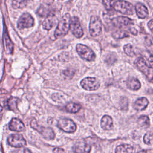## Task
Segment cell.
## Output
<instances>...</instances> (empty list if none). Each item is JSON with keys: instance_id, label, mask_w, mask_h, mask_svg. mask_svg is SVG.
Listing matches in <instances>:
<instances>
[{"instance_id": "30bf717a", "label": "cell", "mask_w": 153, "mask_h": 153, "mask_svg": "<svg viewBox=\"0 0 153 153\" xmlns=\"http://www.w3.org/2000/svg\"><path fill=\"white\" fill-rule=\"evenodd\" d=\"M81 85L86 90L93 91L99 88L100 82L96 78L86 77L81 81Z\"/></svg>"}, {"instance_id": "836d02e7", "label": "cell", "mask_w": 153, "mask_h": 153, "mask_svg": "<svg viewBox=\"0 0 153 153\" xmlns=\"http://www.w3.org/2000/svg\"><path fill=\"white\" fill-rule=\"evenodd\" d=\"M140 153H145V152H143V151H142V152H140Z\"/></svg>"}, {"instance_id": "9c48e42d", "label": "cell", "mask_w": 153, "mask_h": 153, "mask_svg": "<svg viewBox=\"0 0 153 153\" xmlns=\"http://www.w3.org/2000/svg\"><path fill=\"white\" fill-rule=\"evenodd\" d=\"M69 29L75 37L79 38L83 36V30L81 27L78 17H72L71 18Z\"/></svg>"}, {"instance_id": "ffe728a7", "label": "cell", "mask_w": 153, "mask_h": 153, "mask_svg": "<svg viewBox=\"0 0 153 153\" xmlns=\"http://www.w3.org/2000/svg\"><path fill=\"white\" fill-rule=\"evenodd\" d=\"M126 84L128 88L133 90H139L141 87L140 82L137 79L135 78H128L126 82Z\"/></svg>"}, {"instance_id": "7402d4cb", "label": "cell", "mask_w": 153, "mask_h": 153, "mask_svg": "<svg viewBox=\"0 0 153 153\" xmlns=\"http://www.w3.org/2000/svg\"><path fill=\"white\" fill-rule=\"evenodd\" d=\"M66 110L70 113H76L77 112H78L81 108V106L78 104V103H69L68 104L66 105Z\"/></svg>"}, {"instance_id": "5bb4252c", "label": "cell", "mask_w": 153, "mask_h": 153, "mask_svg": "<svg viewBox=\"0 0 153 153\" xmlns=\"http://www.w3.org/2000/svg\"><path fill=\"white\" fill-rule=\"evenodd\" d=\"M9 128L12 131H22L25 130V126L20 120L13 118L9 123Z\"/></svg>"}, {"instance_id": "8992f818", "label": "cell", "mask_w": 153, "mask_h": 153, "mask_svg": "<svg viewBox=\"0 0 153 153\" xmlns=\"http://www.w3.org/2000/svg\"><path fill=\"white\" fill-rule=\"evenodd\" d=\"M102 22L100 19L96 16H91L89 24V32L90 35L96 37L99 36L102 32Z\"/></svg>"}, {"instance_id": "52a82bcc", "label": "cell", "mask_w": 153, "mask_h": 153, "mask_svg": "<svg viewBox=\"0 0 153 153\" xmlns=\"http://www.w3.org/2000/svg\"><path fill=\"white\" fill-rule=\"evenodd\" d=\"M57 127L66 133H74L76 130L75 123L69 118H61L57 122Z\"/></svg>"}, {"instance_id": "4316f807", "label": "cell", "mask_w": 153, "mask_h": 153, "mask_svg": "<svg viewBox=\"0 0 153 153\" xmlns=\"http://www.w3.org/2000/svg\"><path fill=\"white\" fill-rule=\"evenodd\" d=\"M112 35L114 38H117V39H121L123 38L128 37L129 36L128 32H127L126 31H124V30H118V31L114 32Z\"/></svg>"}, {"instance_id": "4dcf8cb0", "label": "cell", "mask_w": 153, "mask_h": 153, "mask_svg": "<svg viewBox=\"0 0 153 153\" xmlns=\"http://www.w3.org/2000/svg\"><path fill=\"white\" fill-rule=\"evenodd\" d=\"M4 71V61L3 62L2 61L0 62V81L2 78Z\"/></svg>"}, {"instance_id": "484cf974", "label": "cell", "mask_w": 153, "mask_h": 153, "mask_svg": "<svg viewBox=\"0 0 153 153\" xmlns=\"http://www.w3.org/2000/svg\"><path fill=\"white\" fill-rule=\"evenodd\" d=\"M7 106L11 110L14 111L17 108V99L15 97H11L7 101Z\"/></svg>"}, {"instance_id": "83f0119b", "label": "cell", "mask_w": 153, "mask_h": 153, "mask_svg": "<svg viewBox=\"0 0 153 153\" xmlns=\"http://www.w3.org/2000/svg\"><path fill=\"white\" fill-rule=\"evenodd\" d=\"M143 141L147 145L152 144V132L148 131L143 136Z\"/></svg>"}, {"instance_id": "ac0fdd59", "label": "cell", "mask_w": 153, "mask_h": 153, "mask_svg": "<svg viewBox=\"0 0 153 153\" xmlns=\"http://www.w3.org/2000/svg\"><path fill=\"white\" fill-rule=\"evenodd\" d=\"M149 104V101L146 97H140L137 99L134 103V108L138 111L145 109Z\"/></svg>"}, {"instance_id": "8fae6325", "label": "cell", "mask_w": 153, "mask_h": 153, "mask_svg": "<svg viewBox=\"0 0 153 153\" xmlns=\"http://www.w3.org/2000/svg\"><path fill=\"white\" fill-rule=\"evenodd\" d=\"M8 143L11 146L21 148L26 145V141L22 135L19 134H13L8 137Z\"/></svg>"}, {"instance_id": "603a6c76", "label": "cell", "mask_w": 153, "mask_h": 153, "mask_svg": "<svg viewBox=\"0 0 153 153\" xmlns=\"http://www.w3.org/2000/svg\"><path fill=\"white\" fill-rule=\"evenodd\" d=\"M27 5V0H13L12 7L15 9L23 8Z\"/></svg>"}, {"instance_id": "1f68e13d", "label": "cell", "mask_w": 153, "mask_h": 153, "mask_svg": "<svg viewBox=\"0 0 153 153\" xmlns=\"http://www.w3.org/2000/svg\"><path fill=\"white\" fill-rule=\"evenodd\" d=\"M18 151H19L17 152V153H32L31 151L27 148H23Z\"/></svg>"}, {"instance_id": "f1b7e54d", "label": "cell", "mask_w": 153, "mask_h": 153, "mask_svg": "<svg viewBox=\"0 0 153 153\" xmlns=\"http://www.w3.org/2000/svg\"><path fill=\"white\" fill-rule=\"evenodd\" d=\"M115 0H102V3L107 10H111L113 9V5Z\"/></svg>"}, {"instance_id": "d4e9b609", "label": "cell", "mask_w": 153, "mask_h": 153, "mask_svg": "<svg viewBox=\"0 0 153 153\" xmlns=\"http://www.w3.org/2000/svg\"><path fill=\"white\" fill-rule=\"evenodd\" d=\"M123 48H124V51L125 53L127 55H128L130 57H133L135 54L134 51L133 50V47L131 44H128L125 45L124 46Z\"/></svg>"}, {"instance_id": "9a60e30c", "label": "cell", "mask_w": 153, "mask_h": 153, "mask_svg": "<svg viewBox=\"0 0 153 153\" xmlns=\"http://www.w3.org/2000/svg\"><path fill=\"white\" fill-rule=\"evenodd\" d=\"M3 41H4V46H5L7 53L8 54H12L13 51V48H14L13 43L11 41L10 38L9 37L8 32L7 31V29L5 26H4V33H3Z\"/></svg>"}, {"instance_id": "7c38bea8", "label": "cell", "mask_w": 153, "mask_h": 153, "mask_svg": "<svg viewBox=\"0 0 153 153\" xmlns=\"http://www.w3.org/2000/svg\"><path fill=\"white\" fill-rule=\"evenodd\" d=\"M91 149V145L85 141L77 142L72 148L74 153H90Z\"/></svg>"}, {"instance_id": "44dd1931", "label": "cell", "mask_w": 153, "mask_h": 153, "mask_svg": "<svg viewBox=\"0 0 153 153\" xmlns=\"http://www.w3.org/2000/svg\"><path fill=\"white\" fill-rule=\"evenodd\" d=\"M134 148L128 144L118 145L115 148V153H133Z\"/></svg>"}, {"instance_id": "3957f363", "label": "cell", "mask_w": 153, "mask_h": 153, "mask_svg": "<svg viewBox=\"0 0 153 153\" xmlns=\"http://www.w3.org/2000/svg\"><path fill=\"white\" fill-rule=\"evenodd\" d=\"M113 8L115 11L126 15H133L134 12V8L133 5L127 1L123 0L115 1Z\"/></svg>"}, {"instance_id": "cb8c5ba5", "label": "cell", "mask_w": 153, "mask_h": 153, "mask_svg": "<svg viewBox=\"0 0 153 153\" xmlns=\"http://www.w3.org/2000/svg\"><path fill=\"white\" fill-rule=\"evenodd\" d=\"M139 125L142 127H148L149 126V118L146 115L140 116L138 120Z\"/></svg>"}, {"instance_id": "2e32d148", "label": "cell", "mask_w": 153, "mask_h": 153, "mask_svg": "<svg viewBox=\"0 0 153 153\" xmlns=\"http://www.w3.org/2000/svg\"><path fill=\"white\" fill-rule=\"evenodd\" d=\"M134 10L139 18L143 19L148 16V11L147 8L142 3H137L135 5Z\"/></svg>"}, {"instance_id": "f546056e", "label": "cell", "mask_w": 153, "mask_h": 153, "mask_svg": "<svg viewBox=\"0 0 153 153\" xmlns=\"http://www.w3.org/2000/svg\"><path fill=\"white\" fill-rule=\"evenodd\" d=\"M74 74H75V72L72 69H67V70L63 71L62 72V75L65 78H72L74 75Z\"/></svg>"}, {"instance_id": "d6986e66", "label": "cell", "mask_w": 153, "mask_h": 153, "mask_svg": "<svg viewBox=\"0 0 153 153\" xmlns=\"http://www.w3.org/2000/svg\"><path fill=\"white\" fill-rule=\"evenodd\" d=\"M56 22V19L53 14H48L42 22V27L45 30H50Z\"/></svg>"}, {"instance_id": "4fadbf2b", "label": "cell", "mask_w": 153, "mask_h": 153, "mask_svg": "<svg viewBox=\"0 0 153 153\" xmlns=\"http://www.w3.org/2000/svg\"><path fill=\"white\" fill-rule=\"evenodd\" d=\"M112 23L115 27H121L125 26H128L133 23L131 19L124 16H118L112 20Z\"/></svg>"}, {"instance_id": "5b68a950", "label": "cell", "mask_w": 153, "mask_h": 153, "mask_svg": "<svg viewBox=\"0 0 153 153\" xmlns=\"http://www.w3.org/2000/svg\"><path fill=\"white\" fill-rule=\"evenodd\" d=\"M135 65L137 68L143 73L149 79L152 80V67H151L148 63V62L143 57L137 58L135 62Z\"/></svg>"}, {"instance_id": "277c9868", "label": "cell", "mask_w": 153, "mask_h": 153, "mask_svg": "<svg viewBox=\"0 0 153 153\" xmlns=\"http://www.w3.org/2000/svg\"><path fill=\"white\" fill-rule=\"evenodd\" d=\"M76 50L79 56L84 60L93 61L96 59V55L93 51L85 45L78 44L76 46Z\"/></svg>"}, {"instance_id": "d6a6232c", "label": "cell", "mask_w": 153, "mask_h": 153, "mask_svg": "<svg viewBox=\"0 0 153 153\" xmlns=\"http://www.w3.org/2000/svg\"><path fill=\"white\" fill-rule=\"evenodd\" d=\"M152 25H153V24H152V20L151 19V20H150V21L148 23V27L149 28V29L151 31L152 30Z\"/></svg>"}, {"instance_id": "7a4b0ae2", "label": "cell", "mask_w": 153, "mask_h": 153, "mask_svg": "<svg viewBox=\"0 0 153 153\" xmlns=\"http://www.w3.org/2000/svg\"><path fill=\"white\" fill-rule=\"evenodd\" d=\"M30 124L31 127L39 132L44 139L50 140L54 139L55 137V133L51 128L45 127L44 126L39 125L35 119L31 121Z\"/></svg>"}, {"instance_id": "e0dca14e", "label": "cell", "mask_w": 153, "mask_h": 153, "mask_svg": "<svg viewBox=\"0 0 153 153\" xmlns=\"http://www.w3.org/2000/svg\"><path fill=\"white\" fill-rule=\"evenodd\" d=\"M101 127L105 130H108L111 129L113 127V120L112 118L108 115H104L100 121Z\"/></svg>"}, {"instance_id": "6da1fadb", "label": "cell", "mask_w": 153, "mask_h": 153, "mask_svg": "<svg viewBox=\"0 0 153 153\" xmlns=\"http://www.w3.org/2000/svg\"><path fill=\"white\" fill-rule=\"evenodd\" d=\"M70 19V15L68 13L63 16L62 19L59 21L54 31V36L56 38L63 37L68 33L69 30Z\"/></svg>"}, {"instance_id": "ba28073f", "label": "cell", "mask_w": 153, "mask_h": 153, "mask_svg": "<svg viewBox=\"0 0 153 153\" xmlns=\"http://www.w3.org/2000/svg\"><path fill=\"white\" fill-rule=\"evenodd\" d=\"M34 19L28 13H23L17 21V27L19 29L29 28L33 26Z\"/></svg>"}]
</instances>
